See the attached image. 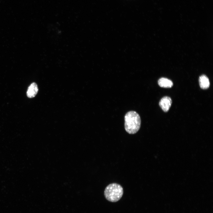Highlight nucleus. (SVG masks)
I'll return each instance as SVG.
<instances>
[{
    "instance_id": "f03ea898",
    "label": "nucleus",
    "mask_w": 213,
    "mask_h": 213,
    "mask_svg": "<svg viewBox=\"0 0 213 213\" xmlns=\"http://www.w3.org/2000/svg\"><path fill=\"white\" fill-rule=\"evenodd\" d=\"M123 193L122 186L117 183L109 184L105 188L104 195L106 199L112 202H116L121 198Z\"/></svg>"
},
{
    "instance_id": "20e7f679",
    "label": "nucleus",
    "mask_w": 213,
    "mask_h": 213,
    "mask_svg": "<svg viewBox=\"0 0 213 213\" xmlns=\"http://www.w3.org/2000/svg\"><path fill=\"white\" fill-rule=\"evenodd\" d=\"M38 89L37 84L35 83H32L28 87L27 95L29 98L34 97L37 94Z\"/></svg>"
},
{
    "instance_id": "f257e3e1",
    "label": "nucleus",
    "mask_w": 213,
    "mask_h": 213,
    "mask_svg": "<svg viewBox=\"0 0 213 213\" xmlns=\"http://www.w3.org/2000/svg\"><path fill=\"white\" fill-rule=\"evenodd\" d=\"M125 128L126 131L131 134L136 133L139 130L141 120L139 114L135 111L127 112L124 117Z\"/></svg>"
},
{
    "instance_id": "423d86ee",
    "label": "nucleus",
    "mask_w": 213,
    "mask_h": 213,
    "mask_svg": "<svg viewBox=\"0 0 213 213\" xmlns=\"http://www.w3.org/2000/svg\"><path fill=\"white\" fill-rule=\"evenodd\" d=\"M158 83L161 87L165 88H171L173 85V83L171 80L164 78L159 79L158 81Z\"/></svg>"
},
{
    "instance_id": "39448f33",
    "label": "nucleus",
    "mask_w": 213,
    "mask_h": 213,
    "mask_svg": "<svg viewBox=\"0 0 213 213\" xmlns=\"http://www.w3.org/2000/svg\"><path fill=\"white\" fill-rule=\"evenodd\" d=\"M199 82L200 86L202 89H206L209 86L210 82L209 79L205 75H202L199 77Z\"/></svg>"
},
{
    "instance_id": "7ed1b4c3",
    "label": "nucleus",
    "mask_w": 213,
    "mask_h": 213,
    "mask_svg": "<svg viewBox=\"0 0 213 213\" xmlns=\"http://www.w3.org/2000/svg\"><path fill=\"white\" fill-rule=\"evenodd\" d=\"M172 103L171 99L168 96L162 98L159 102V105L164 112H167L170 109Z\"/></svg>"
}]
</instances>
